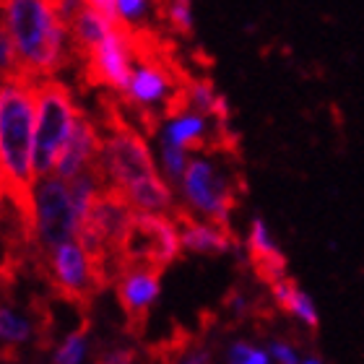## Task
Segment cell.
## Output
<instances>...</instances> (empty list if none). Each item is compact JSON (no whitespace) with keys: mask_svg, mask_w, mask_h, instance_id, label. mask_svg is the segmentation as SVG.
<instances>
[{"mask_svg":"<svg viewBox=\"0 0 364 364\" xmlns=\"http://www.w3.org/2000/svg\"><path fill=\"white\" fill-rule=\"evenodd\" d=\"M34 133L31 81H0V188L34 221Z\"/></svg>","mask_w":364,"mask_h":364,"instance_id":"cell-1","label":"cell"},{"mask_svg":"<svg viewBox=\"0 0 364 364\" xmlns=\"http://www.w3.org/2000/svg\"><path fill=\"white\" fill-rule=\"evenodd\" d=\"M0 16L31 81H45L65 63L68 23L63 21L58 3L11 0L0 3Z\"/></svg>","mask_w":364,"mask_h":364,"instance_id":"cell-2","label":"cell"},{"mask_svg":"<svg viewBox=\"0 0 364 364\" xmlns=\"http://www.w3.org/2000/svg\"><path fill=\"white\" fill-rule=\"evenodd\" d=\"M34 102H37L34 175L50 180L81 112L73 105V91L55 78H45L34 84Z\"/></svg>","mask_w":364,"mask_h":364,"instance_id":"cell-3","label":"cell"},{"mask_svg":"<svg viewBox=\"0 0 364 364\" xmlns=\"http://www.w3.org/2000/svg\"><path fill=\"white\" fill-rule=\"evenodd\" d=\"M180 232L169 216L133 211L120 245L122 273L151 271L161 276V271L180 255Z\"/></svg>","mask_w":364,"mask_h":364,"instance_id":"cell-4","label":"cell"},{"mask_svg":"<svg viewBox=\"0 0 364 364\" xmlns=\"http://www.w3.org/2000/svg\"><path fill=\"white\" fill-rule=\"evenodd\" d=\"M240 190H245L242 182L205 159H190L182 175V196L190 208L221 229H229V213L237 205Z\"/></svg>","mask_w":364,"mask_h":364,"instance_id":"cell-5","label":"cell"},{"mask_svg":"<svg viewBox=\"0 0 364 364\" xmlns=\"http://www.w3.org/2000/svg\"><path fill=\"white\" fill-rule=\"evenodd\" d=\"M81 227L68 182L42 180L34 188V242L39 247V258H45L55 247L73 242Z\"/></svg>","mask_w":364,"mask_h":364,"instance_id":"cell-6","label":"cell"},{"mask_svg":"<svg viewBox=\"0 0 364 364\" xmlns=\"http://www.w3.org/2000/svg\"><path fill=\"white\" fill-rule=\"evenodd\" d=\"M42 266L50 273V281L55 284V289L60 291V299H70V302L81 304L89 302L94 294H99V284L94 279L91 263L76 240L55 247L50 255L42 258Z\"/></svg>","mask_w":364,"mask_h":364,"instance_id":"cell-7","label":"cell"},{"mask_svg":"<svg viewBox=\"0 0 364 364\" xmlns=\"http://www.w3.org/2000/svg\"><path fill=\"white\" fill-rule=\"evenodd\" d=\"M130 31L133 26L114 29L105 42L84 60L86 84L91 86H109V89L128 94L130 81H133V53H130Z\"/></svg>","mask_w":364,"mask_h":364,"instance_id":"cell-8","label":"cell"},{"mask_svg":"<svg viewBox=\"0 0 364 364\" xmlns=\"http://www.w3.org/2000/svg\"><path fill=\"white\" fill-rule=\"evenodd\" d=\"M102 149H105V138H102L99 128L89 117L81 114L73 133H70L68 144L63 149L60 159H58L55 180L73 182L91 169H97L102 164Z\"/></svg>","mask_w":364,"mask_h":364,"instance_id":"cell-9","label":"cell"},{"mask_svg":"<svg viewBox=\"0 0 364 364\" xmlns=\"http://www.w3.org/2000/svg\"><path fill=\"white\" fill-rule=\"evenodd\" d=\"M156 296H159V273L125 271L117 279V299H120L122 315H125L128 333H141Z\"/></svg>","mask_w":364,"mask_h":364,"instance_id":"cell-10","label":"cell"},{"mask_svg":"<svg viewBox=\"0 0 364 364\" xmlns=\"http://www.w3.org/2000/svg\"><path fill=\"white\" fill-rule=\"evenodd\" d=\"M172 221L180 232V245L196 255H224L235 247V235L229 229L213 227L208 221H198L196 213L185 205H175Z\"/></svg>","mask_w":364,"mask_h":364,"instance_id":"cell-11","label":"cell"},{"mask_svg":"<svg viewBox=\"0 0 364 364\" xmlns=\"http://www.w3.org/2000/svg\"><path fill=\"white\" fill-rule=\"evenodd\" d=\"M247 252H250V263L255 268L260 279L268 284L287 279V260L281 255V250L276 247V242L268 235V227L263 224V219H255L250 224V235H247Z\"/></svg>","mask_w":364,"mask_h":364,"instance_id":"cell-12","label":"cell"},{"mask_svg":"<svg viewBox=\"0 0 364 364\" xmlns=\"http://www.w3.org/2000/svg\"><path fill=\"white\" fill-rule=\"evenodd\" d=\"M128 203L141 213H161V211H175V198L169 185H164L159 175L146 177L141 182H133L130 188L122 190Z\"/></svg>","mask_w":364,"mask_h":364,"instance_id":"cell-13","label":"cell"},{"mask_svg":"<svg viewBox=\"0 0 364 364\" xmlns=\"http://www.w3.org/2000/svg\"><path fill=\"white\" fill-rule=\"evenodd\" d=\"M159 16L167 21L169 29H175L177 34H185L190 37L193 34V11H190V3H169V6L159 8Z\"/></svg>","mask_w":364,"mask_h":364,"instance_id":"cell-14","label":"cell"},{"mask_svg":"<svg viewBox=\"0 0 364 364\" xmlns=\"http://www.w3.org/2000/svg\"><path fill=\"white\" fill-rule=\"evenodd\" d=\"M0 338L14 341V343L26 341V338H29V326H26V320L14 315V312L6 310V307H0Z\"/></svg>","mask_w":364,"mask_h":364,"instance_id":"cell-15","label":"cell"},{"mask_svg":"<svg viewBox=\"0 0 364 364\" xmlns=\"http://www.w3.org/2000/svg\"><path fill=\"white\" fill-rule=\"evenodd\" d=\"M84 351H86L84 331H73L60 349L55 351V364H78L84 359Z\"/></svg>","mask_w":364,"mask_h":364,"instance_id":"cell-16","label":"cell"},{"mask_svg":"<svg viewBox=\"0 0 364 364\" xmlns=\"http://www.w3.org/2000/svg\"><path fill=\"white\" fill-rule=\"evenodd\" d=\"M289 312H291L294 318L302 320V323H307L310 328H318V310H315V302L310 299V294H304L302 289H299V291L294 294Z\"/></svg>","mask_w":364,"mask_h":364,"instance_id":"cell-17","label":"cell"},{"mask_svg":"<svg viewBox=\"0 0 364 364\" xmlns=\"http://www.w3.org/2000/svg\"><path fill=\"white\" fill-rule=\"evenodd\" d=\"M161 156H164V169L169 177H182L188 169V151H182L172 144H161Z\"/></svg>","mask_w":364,"mask_h":364,"instance_id":"cell-18","label":"cell"},{"mask_svg":"<svg viewBox=\"0 0 364 364\" xmlns=\"http://www.w3.org/2000/svg\"><path fill=\"white\" fill-rule=\"evenodd\" d=\"M229 364H271L268 351L252 349L247 343H235L229 349Z\"/></svg>","mask_w":364,"mask_h":364,"instance_id":"cell-19","label":"cell"},{"mask_svg":"<svg viewBox=\"0 0 364 364\" xmlns=\"http://www.w3.org/2000/svg\"><path fill=\"white\" fill-rule=\"evenodd\" d=\"M146 3H138V0H117V11L130 26H136V21L146 14Z\"/></svg>","mask_w":364,"mask_h":364,"instance_id":"cell-20","label":"cell"},{"mask_svg":"<svg viewBox=\"0 0 364 364\" xmlns=\"http://www.w3.org/2000/svg\"><path fill=\"white\" fill-rule=\"evenodd\" d=\"M133 359H136L133 349H112L97 354V364H133Z\"/></svg>","mask_w":364,"mask_h":364,"instance_id":"cell-21","label":"cell"},{"mask_svg":"<svg viewBox=\"0 0 364 364\" xmlns=\"http://www.w3.org/2000/svg\"><path fill=\"white\" fill-rule=\"evenodd\" d=\"M271 357L279 364H302L299 362V357H296V351L291 349V346H287V343H281V341H276L271 346Z\"/></svg>","mask_w":364,"mask_h":364,"instance_id":"cell-22","label":"cell"},{"mask_svg":"<svg viewBox=\"0 0 364 364\" xmlns=\"http://www.w3.org/2000/svg\"><path fill=\"white\" fill-rule=\"evenodd\" d=\"M211 362V354L208 351H196V354H190V357L182 359V364H208Z\"/></svg>","mask_w":364,"mask_h":364,"instance_id":"cell-23","label":"cell"},{"mask_svg":"<svg viewBox=\"0 0 364 364\" xmlns=\"http://www.w3.org/2000/svg\"><path fill=\"white\" fill-rule=\"evenodd\" d=\"M302 364H323V362H320V359L318 357H307V359H304V362Z\"/></svg>","mask_w":364,"mask_h":364,"instance_id":"cell-24","label":"cell"}]
</instances>
